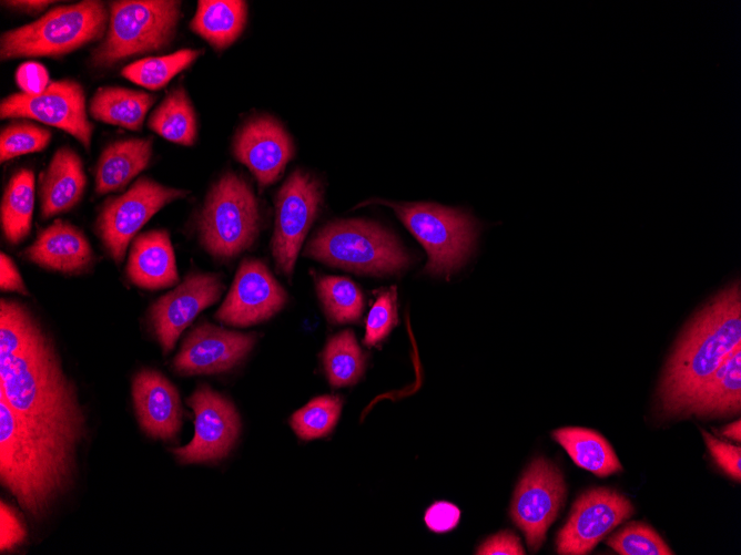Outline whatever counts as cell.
<instances>
[{
    "mask_svg": "<svg viewBox=\"0 0 741 555\" xmlns=\"http://www.w3.org/2000/svg\"><path fill=\"white\" fill-rule=\"evenodd\" d=\"M0 394L31 428L74 451L84 434L75 387L38 319L9 299L0 304Z\"/></svg>",
    "mask_w": 741,
    "mask_h": 555,
    "instance_id": "obj_1",
    "label": "cell"
},
{
    "mask_svg": "<svg viewBox=\"0 0 741 555\" xmlns=\"http://www.w3.org/2000/svg\"><path fill=\"white\" fill-rule=\"evenodd\" d=\"M739 345L741 292L735 282L696 315L677 342L659 387L662 410L680 413L686 401Z\"/></svg>",
    "mask_w": 741,
    "mask_h": 555,
    "instance_id": "obj_2",
    "label": "cell"
},
{
    "mask_svg": "<svg viewBox=\"0 0 741 555\" xmlns=\"http://www.w3.org/2000/svg\"><path fill=\"white\" fill-rule=\"evenodd\" d=\"M73 451L31 428L0 394V479L20 506L42 516L68 487Z\"/></svg>",
    "mask_w": 741,
    "mask_h": 555,
    "instance_id": "obj_3",
    "label": "cell"
},
{
    "mask_svg": "<svg viewBox=\"0 0 741 555\" xmlns=\"http://www.w3.org/2000/svg\"><path fill=\"white\" fill-rule=\"evenodd\" d=\"M101 1L88 0L57 7L32 23L1 34L0 56H59L101 39L109 24Z\"/></svg>",
    "mask_w": 741,
    "mask_h": 555,
    "instance_id": "obj_4",
    "label": "cell"
},
{
    "mask_svg": "<svg viewBox=\"0 0 741 555\" xmlns=\"http://www.w3.org/2000/svg\"><path fill=\"white\" fill-rule=\"evenodd\" d=\"M304 254L331 266L374 275L397 273L409 263L394 235L363 219L325 225L309 240Z\"/></svg>",
    "mask_w": 741,
    "mask_h": 555,
    "instance_id": "obj_5",
    "label": "cell"
},
{
    "mask_svg": "<svg viewBox=\"0 0 741 555\" xmlns=\"http://www.w3.org/2000/svg\"><path fill=\"white\" fill-rule=\"evenodd\" d=\"M109 13L106 34L91 53L94 66H109L122 59L166 47L181 16V2L114 1Z\"/></svg>",
    "mask_w": 741,
    "mask_h": 555,
    "instance_id": "obj_6",
    "label": "cell"
},
{
    "mask_svg": "<svg viewBox=\"0 0 741 555\" xmlns=\"http://www.w3.org/2000/svg\"><path fill=\"white\" fill-rule=\"evenodd\" d=\"M258 222L252 188L241 176L226 173L207 194L199 219L201 243L216 257L236 256L254 241Z\"/></svg>",
    "mask_w": 741,
    "mask_h": 555,
    "instance_id": "obj_7",
    "label": "cell"
},
{
    "mask_svg": "<svg viewBox=\"0 0 741 555\" xmlns=\"http://www.w3.org/2000/svg\"><path fill=\"white\" fill-rule=\"evenodd\" d=\"M390 206L428 254L426 270L446 275L459 268L476 239L474 219L458 209L428 203H392Z\"/></svg>",
    "mask_w": 741,
    "mask_h": 555,
    "instance_id": "obj_8",
    "label": "cell"
},
{
    "mask_svg": "<svg viewBox=\"0 0 741 555\" xmlns=\"http://www.w3.org/2000/svg\"><path fill=\"white\" fill-rule=\"evenodd\" d=\"M189 191L163 186L148 177L138 179L124 194L105 202L97 220L99 236L115 263L124 258L129 243L166 204Z\"/></svg>",
    "mask_w": 741,
    "mask_h": 555,
    "instance_id": "obj_9",
    "label": "cell"
},
{
    "mask_svg": "<svg viewBox=\"0 0 741 555\" xmlns=\"http://www.w3.org/2000/svg\"><path fill=\"white\" fill-rule=\"evenodd\" d=\"M565 497L566 485L559 469L544 458L535 459L524 472L510 506L511 520L524 532L532 552L542 545Z\"/></svg>",
    "mask_w": 741,
    "mask_h": 555,
    "instance_id": "obj_10",
    "label": "cell"
},
{
    "mask_svg": "<svg viewBox=\"0 0 741 555\" xmlns=\"http://www.w3.org/2000/svg\"><path fill=\"white\" fill-rule=\"evenodd\" d=\"M1 119H33L71 134L90 148L93 125L87 116L82 86L71 80L51 82L40 93H14L1 101Z\"/></svg>",
    "mask_w": 741,
    "mask_h": 555,
    "instance_id": "obj_11",
    "label": "cell"
},
{
    "mask_svg": "<svg viewBox=\"0 0 741 555\" xmlns=\"http://www.w3.org/2000/svg\"><path fill=\"white\" fill-rule=\"evenodd\" d=\"M322 191L318 182L303 171H295L284 183L276 199L272 254L277 268L293 273L302 243L319 208Z\"/></svg>",
    "mask_w": 741,
    "mask_h": 555,
    "instance_id": "obj_12",
    "label": "cell"
},
{
    "mask_svg": "<svg viewBox=\"0 0 741 555\" xmlns=\"http://www.w3.org/2000/svg\"><path fill=\"white\" fill-rule=\"evenodd\" d=\"M633 514L629 499L607 487L591 489L575 502L559 531L556 549L561 555H585L615 527Z\"/></svg>",
    "mask_w": 741,
    "mask_h": 555,
    "instance_id": "obj_13",
    "label": "cell"
},
{
    "mask_svg": "<svg viewBox=\"0 0 741 555\" xmlns=\"http://www.w3.org/2000/svg\"><path fill=\"white\" fill-rule=\"evenodd\" d=\"M194 412L195 432L190 443L173 453L181 463L224 458L237 440L241 422L233 403L207 386H200L187 399Z\"/></svg>",
    "mask_w": 741,
    "mask_h": 555,
    "instance_id": "obj_14",
    "label": "cell"
},
{
    "mask_svg": "<svg viewBox=\"0 0 741 555\" xmlns=\"http://www.w3.org/2000/svg\"><path fill=\"white\" fill-rule=\"evenodd\" d=\"M285 301V290L267 267L258 259H246L215 317L226 325L247 327L272 317Z\"/></svg>",
    "mask_w": 741,
    "mask_h": 555,
    "instance_id": "obj_15",
    "label": "cell"
},
{
    "mask_svg": "<svg viewBox=\"0 0 741 555\" xmlns=\"http://www.w3.org/2000/svg\"><path fill=\"white\" fill-rule=\"evenodd\" d=\"M219 275L192 274L151 308V321L164 353L170 352L184 329L222 295Z\"/></svg>",
    "mask_w": 741,
    "mask_h": 555,
    "instance_id": "obj_16",
    "label": "cell"
},
{
    "mask_svg": "<svg viewBox=\"0 0 741 555\" xmlns=\"http://www.w3.org/2000/svg\"><path fill=\"white\" fill-rule=\"evenodd\" d=\"M254 341L253 335L203 323L183 341L173 360L174 370L186 376L226 371L251 351Z\"/></svg>",
    "mask_w": 741,
    "mask_h": 555,
    "instance_id": "obj_17",
    "label": "cell"
},
{
    "mask_svg": "<svg viewBox=\"0 0 741 555\" xmlns=\"http://www.w3.org/2000/svg\"><path fill=\"white\" fill-rule=\"evenodd\" d=\"M235 157L256 177L260 185L275 182L293 156V143L272 117L260 116L246 122L234 140Z\"/></svg>",
    "mask_w": 741,
    "mask_h": 555,
    "instance_id": "obj_18",
    "label": "cell"
},
{
    "mask_svg": "<svg viewBox=\"0 0 741 555\" xmlns=\"http://www.w3.org/2000/svg\"><path fill=\"white\" fill-rule=\"evenodd\" d=\"M132 398L142 430L164 441L176 436L181 426V404L175 387L159 371L143 369L132 381Z\"/></svg>",
    "mask_w": 741,
    "mask_h": 555,
    "instance_id": "obj_19",
    "label": "cell"
},
{
    "mask_svg": "<svg viewBox=\"0 0 741 555\" xmlns=\"http://www.w3.org/2000/svg\"><path fill=\"white\" fill-rule=\"evenodd\" d=\"M24 255L40 267L69 275L88 270L93 260L92 248L84 234L61 219L42 230Z\"/></svg>",
    "mask_w": 741,
    "mask_h": 555,
    "instance_id": "obj_20",
    "label": "cell"
},
{
    "mask_svg": "<svg viewBox=\"0 0 741 555\" xmlns=\"http://www.w3.org/2000/svg\"><path fill=\"white\" fill-rule=\"evenodd\" d=\"M126 274L135 286L150 290L177 282L174 251L166 230H150L133 240Z\"/></svg>",
    "mask_w": 741,
    "mask_h": 555,
    "instance_id": "obj_21",
    "label": "cell"
},
{
    "mask_svg": "<svg viewBox=\"0 0 741 555\" xmlns=\"http://www.w3.org/2000/svg\"><path fill=\"white\" fill-rule=\"evenodd\" d=\"M85 184L80 156L68 146L59 148L41 179V217L49 218L73 208L82 198Z\"/></svg>",
    "mask_w": 741,
    "mask_h": 555,
    "instance_id": "obj_22",
    "label": "cell"
},
{
    "mask_svg": "<svg viewBox=\"0 0 741 555\" xmlns=\"http://www.w3.org/2000/svg\"><path fill=\"white\" fill-rule=\"evenodd\" d=\"M741 405V345L686 401L680 413L700 417L739 413Z\"/></svg>",
    "mask_w": 741,
    "mask_h": 555,
    "instance_id": "obj_23",
    "label": "cell"
},
{
    "mask_svg": "<svg viewBox=\"0 0 741 555\" xmlns=\"http://www.w3.org/2000/svg\"><path fill=\"white\" fill-rule=\"evenodd\" d=\"M152 155V141L129 138L106 146L95 168V192L106 194L122 189L142 172Z\"/></svg>",
    "mask_w": 741,
    "mask_h": 555,
    "instance_id": "obj_24",
    "label": "cell"
},
{
    "mask_svg": "<svg viewBox=\"0 0 741 555\" xmlns=\"http://www.w3.org/2000/svg\"><path fill=\"white\" fill-rule=\"evenodd\" d=\"M246 18L245 1L203 0L197 2L190 27L214 49L223 50L240 37Z\"/></svg>",
    "mask_w": 741,
    "mask_h": 555,
    "instance_id": "obj_25",
    "label": "cell"
},
{
    "mask_svg": "<svg viewBox=\"0 0 741 555\" xmlns=\"http://www.w3.org/2000/svg\"><path fill=\"white\" fill-rule=\"evenodd\" d=\"M153 102L154 96L146 92L103 86L90 101V114L98 121L139 131Z\"/></svg>",
    "mask_w": 741,
    "mask_h": 555,
    "instance_id": "obj_26",
    "label": "cell"
},
{
    "mask_svg": "<svg viewBox=\"0 0 741 555\" xmlns=\"http://www.w3.org/2000/svg\"><path fill=\"white\" fill-rule=\"evenodd\" d=\"M552 436L578 466L597 476L605 477L622 470L609 442L596 431L561 428L554 431Z\"/></svg>",
    "mask_w": 741,
    "mask_h": 555,
    "instance_id": "obj_27",
    "label": "cell"
},
{
    "mask_svg": "<svg viewBox=\"0 0 741 555\" xmlns=\"http://www.w3.org/2000/svg\"><path fill=\"white\" fill-rule=\"evenodd\" d=\"M34 208V174L22 168L10 178L1 201V227L6 239L19 244L31 229Z\"/></svg>",
    "mask_w": 741,
    "mask_h": 555,
    "instance_id": "obj_28",
    "label": "cell"
},
{
    "mask_svg": "<svg viewBox=\"0 0 741 555\" xmlns=\"http://www.w3.org/2000/svg\"><path fill=\"white\" fill-rule=\"evenodd\" d=\"M148 126L162 137L190 146L196 137V117L183 88L174 89L151 114Z\"/></svg>",
    "mask_w": 741,
    "mask_h": 555,
    "instance_id": "obj_29",
    "label": "cell"
},
{
    "mask_svg": "<svg viewBox=\"0 0 741 555\" xmlns=\"http://www.w3.org/2000/svg\"><path fill=\"white\" fill-rule=\"evenodd\" d=\"M323 361L332 387L355 383L362 376L365 358L351 330H344L327 342Z\"/></svg>",
    "mask_w": 741,
    "mask_h": 555,
    "instance_id": "obj_30",
    "label": "cell"
},
{
    "mask_svg": "<svg viewBox=\"0 0 741 555\" xmlns=\"http://www.w3.org/2000/svg\"><path fill=\"white\" fill-rule=\"evenodd\" d=\"M201 53V50L184 49L168 55L141 59L126 65L122 75L138 85L158 90L186 69Z\"/></svg>",
    "mask_w": 741,
    "mask_h": 555,
    "instance_id": "obj_31",
    "label": "cell"
},
{
    "mask_svg": "<svg viewBox=\"0 0 741 555\" xmlns=\"http://www.w3.org/2000/svg\"><path fill=\"white\" fill-rule=\"evenodd\" d=\"M318 297L331 320L345 323L356 321L364 307L359 288L346 277H316Z\"/></svg>",
    "mask_w": 741,
    "mask_h": 555,
    "instance_id": "obj_32",
    "label": "cell"
},
{
    "mask_svg": "<svg viewBox=\"0 0 741 555\" xmlns=\"http://www.w3.org/2000/svg\"><path fill=\"white\" fill-rule=\"evenodd\" d=\"M342 409V400L335 395L313 399L291 418V425L303 440L328 434L335 426Z\"/></svg>",
    "mask_w": 741,
    "mask_h": 555,
    "instance_id": "obj_33",
    "label": "cell"
},
{
    "mask_svg": "<svg viewBox=\"0 0 741 555\" xmlns=\"http://www.w3.org/2000/svg\"><path fill=\"white\" fill-rule=\"evenodd\" d=\"M607 544L621 555H671L660 535L649 525L632 522L608 538Z\"/></svg>",
    "mask_w": 741,
    "mask_h": 555,
    "instance_id": "obj_34",
    "label": "cell"
},
{
    "mask_svg": "<svg viewBox=\"0 0 741 555\" xmlns=\"http://www.w3.org/2000/svg\"><path fill=\"white\" fill-rule=\"evenodd\" d=\"M51 140V132L31 123H13L4 126L0 134V161L40 152Z\"/></svg>",
    "mask_w": 741,
    "mask_h": 555,
    "instance_id": "obj_35",
    "label": "cell"
},
{
    "mask_svg": "<svg viewBox=\"0 0 741 555\" xmlns=\"http://www.w3.org/2000/svg\"><path fill=\"white\" fill-rule=\"evenodd\" d=\"M397 321L396 292L393 287L382 291L369 310L366 319L365 345L374 346L382 341Z\"/></svg>",
    "mask_w": 741,
    "mask_h": 555,
    "instance_id": "obj_36",
    "label": "cell"
},
{
    "mask_svg": "<svg viewBox=\"0 0 741 555\" xmlns=\"http://www.w3.org/2000/svg\"><path fill=\"white\" fill-rule=\"evenodd\" d=\"M703 440L715 463L733 480H741V449L723 442L707 431H701Z\"/></svg>",
    "mask_w": 741,
    "mask_h": 555,
    "instance_id": "obj_37",
    "label": "cell"
},
{
    "mask_svg": "<svg viewBox=\"0 0 741 555\" xmlns=\"http://www.w3.org/2000/svg\"><path fill=\"white\" fill-rule=\"evenodd\" d=\"M26 528L18 513L3 501L0 502V551H11L26 538Z\"/></svg>",
    "mask_w": 741,
    "mask_h": 555,
    "instance_id": "obj_38",
    "label": "cell"
},
{
    "mask_svg": "<svg viewBox=\"0 0 741 555\" xmlns=\"http://www.w3.org/2000/svg\"><path fill=\"white\" fill-rule=\"evenodd\" d=\"M459 518V508L446 501H439L430 505L424 517L428 528L436 533H445L453 530L458 524Z\"/></svg>",
    "mask_w": 741,
    "mask_h": 555,
    "instance_id": "obj_39",
    "label": "cell"
},
{
    "mask_svg": "<svg viewBox=\"0 0 741 555\" xmlns=\"http://www.w3.org/2000/svg\"><path fill=\"white\" fill-rule=\"evenodd\" d=\"M16 82L24 93H40L50 84L45 68L37 62L22 63L16 71Z\"/></svg>",
    "mask_w": 741,
    "mask_h": 555,
    "instance_id": "obj_40",
    "label": "cell"
},
{
    "mask_svg": "<svg viewBox=\"0 0 741 555\" xmlns=\"http://www.w3.org/2000/svg\"><path fill=\"white\" fill-rule=\"evenodd\" d=\"M479 555H524L520 539L509 531L499 532L486 539L477 549Z\"/></svg>",
    "mask_w": 741,
    "mask_h": 555,
    "instance_id": "obj_41",
    "label": "cell"
},
{
    "mask_svg": "<svg viewBox=\"0 0 741 555\" xmlns=\"http://www.w3.org/2000/svg\"><path fill=\"white\" fill-rule=\"evenodd\" d=\"M0 287L1 290L17 291L21 295H28V290L17 266L4 253H1L0 255Z\"/></svg>",
    "mask_w": 741,
    "mask_h": 555,
    "instance_id": "obj_42",
    "label": "cell"
},
{
    "mask_svg": "<svg viewBox=\"0 0 741 555\" xmlns=\"http://www.w3.org/2000/svg\"><path fill=\"white\" fill-rule=\"evenodd\" d=\"M2 3L7 7H9V8L18 9V10L23 11V12L37 13V12H40L43 9H45L52 2L51 1H40V0H35V1H29V0L19 1L18 0V1H2Z\"/></svg>",
    "mask_w": 741,
    "mask_h": 555,
    "instance_id": "obj_43",
    "label": "cell"
},
{
    "mask_svg": "<svg viewBox=\"0 0 741 555\" xmlns=\"http://www.w3.org/2000/svg\"><path fill=\"white\" fill-rule=\"evenodd\" d=\"M721 435L740 442L741 440L740 420H737L724 426L723 430L721 431Z\"/></svg>",
    "mask_w": 741,
    "mask_h": 555,
    "instance_id": "obj_44",
    "label": "cell"
}]
</instances>
